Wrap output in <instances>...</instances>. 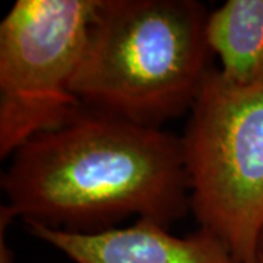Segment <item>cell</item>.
I'll use <instances>...</instances> for the list:
<instances>
[{"instance_id": "52a82bcc", "label": "cell", "mask_w": 263, "mask_h": 263, "mask_svg": "<svg viewBox=\"0 0 263 263\" xmlns=\"http://www.w3.org/2000/svg\"><path fill=\"white\" fill-rule=\"evenodd\" d=\"M256 263H263V231L260 235V241H259V250H257V262Z\"/></svg>"}, {"instance_id": "5b68a950", "label": "cell", "mask_w": 263, "mask_h": 263, "mask_svg": "<svg viewBox=\"0 0 263 263\" xmlns=\"http://www.w3.org/2000/svg\"><path fill=\"white\" fill-rule=\"evenodd\" d=\"M31 234L75 263H238L218 238L203 230L177 237L142 218L126 228L76 233L25 221Z\"/></svg>"}, {"instance_id": "6da1fadb", "label": "cell", "mask_w": 263, "mask_h": 263, "mask_svg": "<svg viewBox=\"0 0 263 263\" xmlns=\"http://www.w3.org/2000/svg\"><path fill=\"white\" fill-rule=\"evenodd\" d=\"M2 176L15 218L94 233L129 215L167 227L190 208L180 136L84 108L24 143Z\"/></svg>"}, {"instance_id": "3957f363", "label": "cell", "mask_w": 263, "mask_h": 263, "mask_svg": "<svg viewBox=\"0 0 263 263\" xmlns=\"http://www.w3.org/2000/svg\"><path fill=\"white\" fill-rule=\"evenodd\" d=\"M190 209L238 263L257 262L263 231V79L208 73L180 136Z\"/></svg>"}, {"instance_id": "8992f818", "label": "cell", "mask_w": 263, "mask_h": 263, "mask_svg": "<svg viewBox=\"0 0 263 263\" xmlns=\"http://www.w3.org/2000/svg\"><path fill=\"white\" fill-rule=\"evenodd\" d=\"M206 40L228 81L263 79V0H227L208 15Z\"/></svg>"}, {"instance_id": "7a4b0ae2", "label": "cell", "mask_w": 263, "mask_h": 263, "mask_svg": "<svg viewBox=\"0 0 263 263\" xmlns=\"http://www.w3.org/2000/svg\"><path fill=\"white\" fill-rule=\"evenodd\" d=\"M208 15L195 0H98L73 94L151 127L190 111L211 72Z\"/></svg>"}, {"instance_id": "277c9868", "label": "cell", "mask_w": 263, "mask_h": 263, "mask_svg": "<svg viewBox=\"0 0 263 263\" xmlns=\"http://www.w3.org/2000/svg\"><path fill=\"white\" fill-rule=\"evenodd\" d=\"M98 0H18L0 25V157L72 120V84Z\"/></svg>"}]
</instances>
